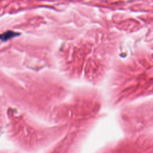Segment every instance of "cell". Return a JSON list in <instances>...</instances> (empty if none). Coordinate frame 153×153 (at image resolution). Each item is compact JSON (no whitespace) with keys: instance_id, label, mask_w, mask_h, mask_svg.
Returning a JSON list of instances; mask_svg holds the SVG:
<instances>
[{"instance_id":"obj_4","label":"cell","mask_w":153,"mask_h":153,"mask_svg":"<svg viewBox=\"0 0 153 153\" xmlns=\"http://www.w3.org/2000/svg\"><path fill=\"white\" fill-rule=\"evenodd\" d=\"M19 35H20L19 33H17V32L11 31V30H8V31L4 32L3 33L0 35V39L4 41H5L11 38L16 37Z\"/></svg>"},{"instance_id":"obj_3","label":"cell","mask_w":153,"mask_h":153,"mask_svg":"<svg viewBox=\"0 0 153 153\" xmlns=\"http://www.w3.org/2000/svg\"><path fill=\"white\" fill-rule=\"evenodd\" d=\"M66 130L65 124L45 122L8 105L3 134L22 153H41L57 141Z\"/></svg>"},{"instance_id":"obj_1","label":"cell","mask_w":153,"mask_h":153,"mask_svg":"<svg viewBox=\"0 0 153 153\" xmlns=\"http://www.w3.org/2000/svg\"><path fill=\"white\" fill-rule=\"evenodd\" d=\"M0 87L9 106L51 123L53 108L69 95L73 87L61 74L52 71H1Z\"/></svg>"},{"instance_id":"obj_2","label":"cell","mask_w":153,"mask_h":153,"mask_svg":"<svg viewBox=\"0 0 153 153\" xmlns=\"http://www.w3.org/2000/svg\"><path fill=\"white\" fill-rule=\"evenodd\" d=\"M100 106L97 91L88 85L73 87L69 95L54 106L52 123L65 124L63 135L41 153H79L97 118Z\"/></svg>"}]
</instances>
